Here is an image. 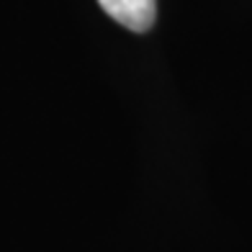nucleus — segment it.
Masks as SVG:
<instances>
[{"label": "nucleus", "instance_id": "obj_1", "mask_svg": "<svg viewBox=\"0 0 252 252\" xmlns=\"http://www.w3.org/2000/svg\"><path fill=\"white\" fill-rule=\"evenodd\" d=\"M106 13L119 21L121 26L142 33L152 29L155 16H157V3L155 0H98Z\"/></svg>", "mask_w": 252, "mask_h": 252}]
</instances>
